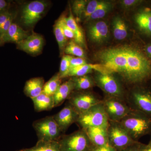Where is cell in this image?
<instances>
[{
  "instance_id": "cell-13",
  "label": "cell",
  "mask_w": 151,
  "mask_h": 151,
  "mask_svg": "<svg viewBox=\"0 0 151 151\" xmlns=\"http://www.w3.org/2000/svg\"><path fill=\"white\" fill-rule=\"evenodd\" d=\"M19 49L29 54L37 55L41 52L44 45V39L40 35L32 33L26 38L17 44Z\"/></svg>"
},
{
  "instance_id": "cell-25",
  "label": "cell",
  "mask_w": 151,
  "mask_h": 151,
  "mask_svg": "<svg viewBox=\"0 0 151 151\" xmlns=\"http://www.w3.org/2000/svg\"><path fill=\"white\" fill-rule=\"evenodd\" d=\"M61 84V78L59 73H57L44 85L42 93L48 96H53Z\"/></svg>"
},
{
  "instance_id": "cell-26",
  "label": "cell",
  "mask_w": 151,
  "mask_h": 151,
  "mask_svg": "<svg viewBox=\"0 0 151 151\" xmlns=\"http://www.w3.org/2000/svg\"><path fill=\"white\" fill-rule=\"evenodd\" d=\"M74 84V89L78 91L86 90L94 86V81L88 75L71 78Z\"/></svg>"
},
{
  "instance_id": "cell-29",
  "label": "cell",
  "mask_w": 151,
  "mask_h": 151,
  "mask_svg": "<svg viewBox=\"0 0 151 151\" xmlns=\"http://www.w3.org/2000/svg\"><path fill=\"white\" fill-rule=\"evenodd\" d=\"M64 52L68 55H72L76 57L85 59V52L82 47L77 44L74 40L70 41L64 48Z\"/></svg>"
},
{
  "instance_id": "cell-22",
  "label": "cell",
  "mask_w": 151,
  "mask_h": 151,
  "mask_svg": "<svg viewBox=\"0 0 151 151\" xmlns=\"http://www.w3.org/2000/svg\"><path fill=\"white\" fill-rule=\"evenodd\" d=\"M100 69V65L98 64H87L85 65L70 68L64 78L68 77H79L88 75L89 73H92L93 70L99 72Z\"/></svg>"
},
{
  "instance_id": "cell-15",
  "label": "cell",
  "mask_w": 151,
  "mask_h": 151,
  "mask_svg": "<svg viewBox=\"0 0 151 151\" xmlns=\"http://www.w3.org/2000/svg\"><path fill=\"white\" fill-rule=\"evenodd\" d=\"M107 129L101 127H90L84 129L94 147H100L108 143Z\"/></svg>"
},
{
  "instance_id": "cell-28",
  "label": "cell",
  "mask_w": 151,
  "mask_h": 151,
  "mask_svg": "<svg viewBox=\"0 0 151 151\" xmlns=\"http://www.w3.org/2000/svg\"><path fill=\"white\" fill-rule=\"evenodd\" d=\"M111 7L112 4L111 3L105 1H101L96 11L86 21L104 17L111 10Z\"/></svg>"
},
{
  "instance_id": "cell-16",
  "label": "cell",
  "mask_w": 151,
  "mask_h": 151,
  "mask_svg": "<svg viewBox=\"0 0 151 151\" xmlns=\"http://www.w3.org/2000/svg\"><path fill=\"white\" fill-rule=\"evenodd\" d=\"M135 21L141 32L151 36V10L143 9L138 12L135 15Z\"/></svg>"
},
{
  "instance_id": "cell-1",
  "label": "cell",
  "mask_w": 151,
  "mask_h": 151,
  "mask_svg": "<svg viewBox=\"0 0 151 151\" xmlns=\"http://www.w3.org/2000/svg\"><path fill=\"white\" fill-rule=\"evenodd\" d=\"M96 59L110 74H119L127 83H142L151 76V62L139 49L122 45L97 52Z\"/></svg>"
},
{
  "instance_id": "cell-41",
  "label": "cell",
  "mask_w": 151,
  "mask_h": 151,
  "mask_svg": "<svg viewBox=\"0 0 151 151\" xmlns=\"http://www.w3.org/2000/svg\"><path fill=\"white\" fill-rule=\"evenodd\" d=\"M140 151H151V144L148 145H140Z\"/></svg>"
},
{
  "instance_id": "cell-20",
  "label": "cell",
  "mask_w": 151,
  "mask_h": 151,
  "mask_svg": "<svg viewBox=\"0 0 151 151\" xmlns=\"http://www.w3.org/2000/svg\"><path fill=\"white\" fill-rule=\"evenodd\" d=\"M65 21L66 24L74 33V42L81 47H85L86 44L84 33L74 19L71 9H70L69 16L67 17H65Z\"/></svg>"
},
{
  "instance_id": "cell-34",
  "label": "cell",
  "mask_w": 151,
  "mask_h": 151,
  "mask_svg": "<svg viewBox=\"0 0 151 151\" xmlns=\"http://www.w3.org/2000/svg\"><path fill=\"white\" fill-rule=\"evenodd\" d=\"M14 18V15L12 14L8 19L0 27V38H1L7 32L11 25L13 23Z\"/></svg>"
},
{
  "instance_id": "cell-32",
  "label": "cell",
  "mask_w": 151,
  "mask_h": 151,
  "mask_svg": "<svg viewBox=\"0 0 151 151\" xmlns=\"http://www.w3.org/2000/svg\"><path fill=\"white\" fill-rule=\"evenodd\" d=\"M71 56L69 55H64L63 57L60 62L59 74L60 78L62 79L70 69V60Z\"/></svg>"
},
{
  "instance_id": "cell-35",
  "label": "cell",
  "mask_w": 151,
  "mask_h": 151,
  "mask_svg": "<svg viewBox=\"0 0 151 151\" xmlns=\"http://www.w3.org/2000/svg\"><path fill=\"white\" fill-rule=\"evenodd\" d=\"M70 68L76 67L87 64L84 58L71 56L70 60Z\"/></svg>"
},
{
  "instance_id": "cell-23",
  "label": "cell",
  "mask_w": 151,
  "mask_h": 151,
  "mask_svg": "<svg viewBox=\"0 0 151 151\" xmlns=\"http://www.w3.org/2000/svg\"><path fill=\"white\" fill-rule=\"evenodd\" d=\"M113 34L114 37L117 40L125 39L128 35L127 25L120 17L114 18L113 22Z\"/></svg>"
},
{
  "instance_id": "cell-3",
  "label": "cell",
  "mask_w": 151,
  "mask_h": 151,
  "mask_svg": "<svg viewBox=\"0 0 151 151\" xmlns=\"http://www.w3.org/2000/svg\"><path fill=\"white\" fill-rule=\"evenodd\" d=\"M109 122L108 115L102 102L88 111L79 114L76 123L81 129L84 130L94 127L108 128Z\"/></svg>"
},
{
  "instance_id": "cell-8",
  "label": "cell",
  "mask_w": 151,
  "mask_h": 151,
  "mask_svg": "<svg viewBox=\"0 0 151 151\" xmlns=\"http://www.w3.org/2000/svg\"><path fill=\"white\" fill-rule=\"evenodd\" d=\"M94 82L110 97L122 100L123 91L122 86L112 74L98 72L95 76Z\"/></svg>"
},
{
  "instance_id": "cell-21",
  "label": "cell",
  "mask_w": 151,
  "mask_h": 151,
  "mask_svg": "<svg viewBox=\"0 0 151 151\" xmlns=\"http://www.w3.org/2000/svg\"><path fill=\"white\" fill-rule=\"evenodd\" d=\"M32 100L36 112L50 111L55 107L53 96H48L43 93Z\"/></svg>"
},
{
  "instance_id": "cell-40",
  "label": "cell",
  "mask_w": 151,
  "mask_h": 151,
  "mask_svg": "<svg viewBox=\"0 0 151 151\" xmlns=\"http://www.w3.org/2000/svg\"><path fill=\"white\" fill-rule=\"evenodd\" d=\"M9 3L5 0H0V14L8 10Z\"/></svg>"
},
{
  "instance_id": "cell-30",
  "label": "cell",
  "mask_w": 151,
  "mask_h": 151,
  "mask_svg": "<svg viewBox=\"0 0 151 151\" xmlns=\"http://www.w3.org/2000/svg\"><path fill=\"white\" fill-rule=\"evenodd\" d=\"M88 3V1L85 0L74 1L72 6V9L74 14L77 18L80 19Z\"/></svg>"
},
{
  "instance_id": "cell-17",
  "label": "cell",
  "mask_w": 151,
  "mask_h": 151,
  "mask_svg": "<svg viewBox=\"0 0 151 151\" xmlns=\"http://www.w3.org/2000/svg\"><path fill=\"white\" fill-rule=\"evenodd\" d=\"M27 31L15 23H13L1 39L4 43L14 42L16 44L22 41L28 36Z\"/></svg>"
},
{
  "instance_id": "cell-24",
  "label": "cell",
  "mask_w": 151,
  "mask_h": 151,
  "mask_svg": "<svg viewBox=\"0 0 151 151\" xmlns=\"http://www.w3.org/2000/svg\"><path fill=\"white\" fill-rule=\"evenodd\" d=\"M18 151H61L58 141L38 140L36 145L30 148L23 149Z\"/></svg>"
},
{
  "instance_id": "cell-38",
  "label": "cell",
  "mask_w": 151,
  "mask_h": 151,
  "mask_svg": "<svg viewBox=\"0 0 151 151\" xmlns=\"http://www.w3.org/2000/svg\"><path fill=\"white\" fill-rule=\"evenodd\" d=\"M12 14L9 10L0 14V27L7 20Z\"/></svg>"
},
{
  "instance_id": "cell-44",
  "label": "cell",
  "mask_w": 151,
  "mask_h": 151,
  "mask_svg": "<svg viewBox=\"0 0 151 151\" xmlns=\"http://www.w3.org/2000/svg\"><path fill=\"white\" fill-rule=\"evenodd\" d=\"M149 144H151V137L150 139V142H149Z\"/></svg>"
},
{
  "instance_id": "cell-39",
  "label": "cell",
  "mask_w": 151,
  "mask_h": 151,
  "mask_svg": "<svg viewBox=\"0 0 151 151\" xmlns=\"http://www.w3.org/2000/svg\"><path fill=\"white\" fill-rule=\"evenodd\" d=\"M140 144L137 142L132 145L127 147L126 148L123 149L122 150L119 151H140Z\"/></svg>"
},
{
  "instance_id": "cell-9",
  "label": "cell",
  "mask_w": 151,
  "mask_h": 151,
  "mask_svg": "<svg viewBox=\"0 0 151 151\" xmlns=\"http://www.w3.org/2000/svg\"><path fill=\"white\" fill-rule=\"evenodd\" d=\"M47 4L43 1H35L24 7L22 12L23 23L26 26L33 25L42 18L46 10Z\"/></svg>"
},
{
  "instance_id": "cell-33",
  "label": "cell",
  "mask_w": 151,
  "mask_h": 151,
  "mask_svg": "<svg viewBox=\"0 0 151 151\" xmlns=\"http://www.w3.org/2000/svg\"><path fill=\"white\" fill-rule=\"evenodd\" d=\"M61 18V25L63 30L64 32V35L66 38L73 39H74V34L72 30L68 27V26L66 24L65 21V17L62 16Z\"/></svg>"
},
{
  "instance_id": "cell-4",
  "label": "cell",
  "mask_w": 151,
  "mask_h": 151,
  "mask_svg": "<svg viewBox=\"0 0 151 151\" xmlns=\"http://www.w3.org/2000/svg\"><path fill=\"white\" fill-rule=\"evenodd\" d=\"M58 142L61 151H91L93 147L83 129L63 135Z\"/></svg>"
},
{
  "instance_id": "cell-37",
  "label": "cell",
  "mask_w": 151,
  "mask_h": 151,
  "mask_svg": "<svg viewBox=\"0 0 151 151\" xmlns=\"http://www.w3.org/2000/svg\"><path fill=\"white\" fill-rule=\"evenodd\" d=\"M141 1L138 0H124L121 1V3L124 7L129 8L137 5Z\"/></svg>"
},
{
  "instance_id": "cell-14",
  "label": "cell",
  "mask_w": 151,
  "mask_h": 151,
  "mask_svg": "<svg viewBox=\"0 0 151 151\" xmlns=\"http://www.w3.org/2000/svg\"><path fill=\"white\" fill-rule=\"evenodd\" d=\"M109 34V29L104 21L92 23L88 29V36L90 40L97 43H101L106 40Z\"/></svg>"
},
{
  "instance_id": "cell-2",
  "label": "cell",
  "mask_w": 151,
  "mask_h": 151,
  "mask_svg": "<svg viewBox=\"0 0 151 151\" xmlns=\"http://www.w3.org/2000/svg\"><path fill=\"white\" fill-rule=\"evenodd\" d=\"M119 122L131 137L137 142L151 131V117L133 109Z\"/></svg>"
},
{
  "instance_id": "cell-18",
  "label": "cell",
  "mask_w": 151,
  "mask_h": 151,
  "mask_svg": "<svg viewBox=\"0 0 151 151\" xmlns=\"http://www.w3.org/2000/svg\"><path fill=\"white\" fill-rule=\"evenodd\" d=\"M44 84L42 77L31 78L26 82L24 92L27 97L33 99L42 93Z\"/></svg>"
},
{
  "instance_id": "cell-12",
  "label": "cell",
  "mask_w": 151,
  "mask_h": 151,
  "mask_svg": "<svg viewBox=\"0 0 151 151\" xmlns=\"http://www.w3.org/2000/svg\"><path fill=\"white\" fill-rule=\"evenodd\" d=\"M78 116V114L77 112L68 103L53 117L61 132L63 133L73 123H76Z\"/></svg>"
},
{
  "instance_id": "cell-36",
  "label": "cell",
  "mask_w": 151,
  "mask_h": 151,
  "mask_svg": "<svg viewBox=\"0 0 151 151\" xmlns=\"http://www.w3.org/2000/svg\"><path fill=\"white\" fill-rule=\"evenodd\" d=\"M91 151H117L116 149L111 146L109 143L105 145L100 147H94Z\"/></svg>"
},
{
  "instance_id": "cell-10",
  "label": "cell",
  "mask_w": 151,
  "mask_h": 151,
  "mask_svg": "<svg viewBox=\"0 0 151 151\" xmlns=\"http://www.w3.org/2000/svg\"><path fill=\"white\" fill-rule=\"evenodd\" d=\"M69 104L78 115L102 103L95 96L89 92H78L68 97Z\"/></svg>"
},
{
  "instance_id": "cell-11",
  "label": "cell",
  "mask_w": 151,
  "mask_h": 151,
  "mask_svg": "<svg viewBox=\"0 0 151 151\" xmlns=\"http://www.w3.org/2000/svg\"><path fill=\"white\" fill-rule=\"evenodd\" d=\"M134 110L139 111L151 118V93L145 90H137L132 94Z\"/></svg>"
},
{
  "instance_id": "cell-31",
  "label": "cell",
  "mask_w": 151,
  "mask_h": 151,
  "mask_svg": "<svg viewBox=\"0 0 151 151\" xmlns=\"http://www.w3.org/2000/svg\"><path fill=\"white\" fill-rule=\"evenodd\" d=\"M100 3V1H96V0H93L88 2L80 19H85V20L87 21V19L96 11Z\"/></svg>"
},
{
  "instance_id": "cell-43",
  "label": "cell",
  "mask_w": 151,
  "mask_h": 151,
  "mask_svg": "<svg viewBox=\"0 0 151 151\" xmlns=\"http://www.w3.org/2000/svg\"><path fill=\"white\" fill-rule=\"evenodd\" d=\"M4 43V42H3L2 40L1 39V38H0V46L3 45V44Z\"/></svg>"
},
{
  "instance_id": "cell-19",
  "label": "cell",
  "mask_w": 151,
  "mask_h": 151,
  "mask_svg": "<svg viewBox=\"0 0 151 151\" xmlns=\"http://www.w3.org/2000/svg\"><path fill=\"white\" fill-rule=\"evenodd\" d=\"M74 89V84L71 78L61 84L53 96L54 107H57L70 96Z\"/></svg>"
},
{
  "instance_id": "cell-6",
  "label": "cell",
  "mask_w": 151,
  "mask_h": 151,
  "mask_svg": "<svg viewBox=\"0 0 151 151\" xmlns=\"http://www.w3.org/2000/svg\"><path fill=\"white\" fill-rule=\"evenodd\" d=\"M107 134L108 143L117 151L137 142L133 139L119 122L109 121Z\"/></svg>"
},
{
  "instance_id": "cell-27",
  "label": "cell",
  "mask_w": 151,
  "mask_h": 151,
  "mask_svg": "<svg viewBox=\"0 0 151 151\" xmlns=\"http://www.w3.org/2000/svg\"><path fill=\"white\" fill-rule=\"evenodd\" d=\"M54 33L60 50H62L66 46L67 38L65 37L63 30L61 17L55 22L54 24Z\"/></svg>"
},
{
  "instance_id": "cell-5",
  "label": "cell",
  "mask_w": 151,
  "mask_h": 151,
  "mask_svg": "<svg viewBox=\"0 0 151 151\" xmlns=\"http://www.w3.org/2000/svg\"><path fill=\"white\" fill-rule=\"evenodd\" d=\"M33 127L40 141H58L61 137L62 132L53 116L36 120L33 123Z\"/></svg>"
},
{
  "instance_id": "cell-7",
  "label": "cell",
  "mask_w": 151,
  "mask_h": 151,
  "mask_svg": "<svg viewBox=\"0 0 151 151\" xmlns=\"http://www.w3.org/2000/svg\"><path fill=\"white\" fill-rule=\"evenodd\" d=\"M103 107L109 121L119 122L127 116L132 110L123 100L110 97L102 101Z\"/></svg>"
},
{
  "instance_id": "cell-42",
  "label": "cell",
  "mask_w": 151,
  "mask_h": 151,
  "mask_svg": "<svg viewBox=\"0 0 151 151\" xmlns=\"http://www.w3.org/2000/svg\"><path fill=\"white\" fill-rule=\"evenodd\" d=\"M146 55L148 58H151V43L148 45L145 48Z\"/></svg>"
}]
</instances>
